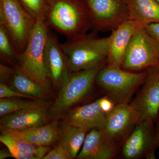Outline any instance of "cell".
<instances>
[{
    "label": "cell",
    "mask_w": 159,
    "mask_h": 159,
    "mask_svg": "<svg viewBox=\"0 0 159 159\" xmlns=\"http://www.w3.org/2000/svg\"><path fill=\"white\" fill-rule=\"evenodd\" d=\"M109 38H99L95 32L61 43L70 72L93 67L106 61Z\"/></svg>",
    "instance_id": "cell-2"
},
{
    "label": "cell",
    "mask_w": 159,
    "mask_h": 159,
    "mask_svg": "<svg viewBox=\"0 0 159 159\" xmlns=\"http://www.w3.org/2000/svg\"><path fill=\"white\" fill-rule=\"evenodd\" d=\"M13 68L1 64L0 65V80L1 82H8L13 72Z\"/></svg>",
    "instance_id": "cell-27"
},
{
    "label": "cell",
    "mask_w": 159,
    "mask_h": 159,
    "mask_svg": "<svg viewBox=\"0 0 159 159\" xmlns=\"http://www.w3.org/2000/svg\"><path fill=\"white\" fill-rule=\"evenodd\" d=\"M139 27L140 26L135 22L129 20L111 31L112 33L109 36L107 65L121 68L131 39Z\"/></svg>",
    "instance_id": "cell-13"
},
{
    "label": "cell",
    "mask_w": 159,
    "mask_h": 159,
    "mask_svg": "<svg viewBox=\"0 0 159 159\" xmlns=\"http://www.w3.org/2000/svg\"><path fill=\"white\" fill-rule=\"evenodd\" d=\"M8 82L12 88L32 99H44L50 94L49 87L41 84L26 75L17 66H14L13 72Z\"/></svg>",
    "instance_id": "cell-19"
},
{
    "label": "cell",
    "mask_w": 159,
    "mask_h": 159,
    "mask_svg": "<svg viewBox=\"0 0 159 159\" xmlns=\"http://www.w3.org/2000/svg\"><path fill=\"white\" fill-rule=\"evenodd\" d=\"M44 62L50 82L54 86L61 87L70 71L61 43L55 34L50 31L45 48Z\"/></svg>",
    "instance_id": "cell-12"
},
{
    "label": "cell",
    "mask_w": 159,
    "mask_h": 159,
    "mask_svg": "<svg viewBox=\"0 0 159 159\" xmlns=\"http://www.w3.org/2000/svg\"><path fill=\"white\" fill-rule=\"evenodd\" d=\"M129 20L141 27L159 23V3L157 0H127Z\"/></svg>",
    "instance_id": "cell-20"
},
{
    "label": "cell",
    "mask_w": 159,
    "mask_h": 159,
    "mask_svg": "<svg viewBox=\"0 0 159 159\" xmlns=\"http://www.w3.org/2000/svg\"><path fill=\"white\" fill-rule=\"evenodd\" d=\"M95 31H113L129 20L127 0H84Z\"/></svg>",
    "instance_id": "cell-8"
},
{
    "label": "cell",
    "mask_w": 159,
    "mask_h": 159,
    "mask_svg": "<svg viewBox=\"0 0 159 159\" xmlns=\"http://www.w3.org/2000/svg\"><path fill=\"white\" fill-rule=\"evenodd\" d=\"M0 141L17 159H43L50 150L49 147L34 145L2 132Z\"/></svg>",
    "instance_id": "cell-18"
},
{
    "label": "cell",
    "mask_w": 159,
    "mask_h": 159,
    "mask_svg": "<svg viewBox=\"0 0 159 159\" xmlns=\"http://www.w3.org/2000/svg\"><path fill=\"white\" fill-rule=\"evenodd\" d=\"M146 70L132 72L105 65L100 69L95 83L116 105L128 103L146 77Z\"/></svg>",
    "instance_id": "cell-3"
},
{
    "label": "cell",
    "mask_w": 159,
    "mask_h": 159,
    "mask_svg": "<svg viewBox=\"0 0 159 159\" xmlns=\"http://www.w3.org/2000/svg\"><path fill=\"white\" fill-rule=\"evenodd\" d=\"M10 157H12V156L9 149L8 150L2 149L0 151V159H5Z\"/></svg>",
    "instance_id": "cell-30"
},
{
    "label": "cell",
    "mask_w": 159,
    "mask_h": 159,
    "mask_svg": "<svg viewBox=\"0 0 159 159\" xmlns=\"http://www.w3.org/2000/svg\"><path fill=\"white\" fill-rule=\"evenodd\" d=\"M154 123H156L155 129L159 139V111Z\"/></svg>",
    "instance_id": "cell-31"
},
{
    "label": "cell",
    "mask_w": 159,
    "mask_h": 159,
    "mask_svg": "<svg viewBox=\"0 0 159 159\" xmlns=\"http://www.w3.org/2000/svg\"><path fill=\"white\" fill-rule=\"evenodd\" d=\"M120 148L113 145L97 128L92 129L87 134L76 158L77 159H111Z\"/></svg>",
    "instance_id": "cell-15"
},
{
    "label": "cell",
    "mask_w": 159,
    "mask_h": 159,
    "mask_svg": "<svg viewBox=\"0 0 159 159\" xmlns=\"http://www.w3.org/2000/svg\"><path fill=\"white\" fill-rule=\"evenodd\" d=\"M35 20L46 21L47 15L54 0H19Z\"/></svg>",
    "instance_id": "cell-24"
},
{
    "label": "cell",
    "mask_w": 159,
    "mask_h": 159,
    "mask_svg": "<svg viewBox=\"0 0 159 159\" xmlns=\"http://www.w3.org/2000/svg\"><path fill=\"white\" fill-rule=\"evenodd\" d=\"M100 104L102 110L106 113L111 111L116 105L107 96L100 98Z\"/></svg>",
    "instance_id": "cell-28"
},
{
    "label": "cell",
    "mask_w": 159,
    "mask_h": 159,
    "mask_svg": "<svg viewBox=\"0 0 159 159\" xmlns=\"http://www.w3.org/2000/svg\"><path fill=\"white\" fill-rule=\"evenodd\" d=\"M50 27L46 21L37 20L27 46L20 54L16 65L23 73L41 84L50 87L44 54Z\"/></svg>",
    "instance_id": "cell-5"
},
{
    "label": "cell",
    "mask_w": 159,
    "mask_h": 159,
    "mask_svg": "<svg viewBox=\"0 0 159 159\" xmlns=\"http://www.w3.org/2000/svg\"><path fill=\"white\" fill-rule=\"evenodd\" d=\"M146 70L141 89L129 104L139 114L140 120L155 122L159 111V68L151 66Z\"/></svg>",
    "instance_id": "cell-11"
},
{
    "label": "cell",
    "mask_w": 159,
    "mask_h": 159,
    "mask_svg": "<svg viewBox=\"0 0 159 159\" xmlns=\"http://www.w3.org/2000/svg\"><path fill=\"white\" fill-rule=\"evenodd\" d=\"M36 22L19 0H0V24L7 29L20 54L25 48Z\"/></svg>",
    "instance_id": "cell-6"
},
{
    "label": "cell",
    "mask_w": 159,
    "mask_h": 159,
    "mask_svg": "<svg viewBox=\"0 0 159 159\" xmlns=\"http://www.w3.org/2000/svg\"><path fill=\"white\" fill-rule=\"evenodd\" d=\"M154 122L140 120L135 126L121 149V155L125 159H156L155 152L159 147V139Z\"/></svg>",
    "instance_id": "cell-9"
},
{
    "label": "cell",
    "mask_w": 159,
    "mask_h": 159,
    "mask_svg": "<svg viewBox=\"0 0 159 159\" xmlns=\"http://www.w3.org/2000/svg\"><path fill=\"white\" fill-rule=\"evenodd\" d=\"M15 97L32 99L29 96L21 93L18 91L12 89V88L10 87L5 83L1 82V84H0V98L3 99V98H15Z\"/></svg>",
    "instance_id": "cell-25"
},
{
    "label": "cell",
    "mask_w": 159,
    "mask_h": 159,
    "mask_svg": "<svg viewBox=\"0 0 159 159\" xmlns=\"http://www.w3.org/2000/svg\"><path fill=\"white\" fill-rule=\"evenodd\" d=\"M106 64V61L91 68L70 72L57 98L49 108V116H58L65 113L86 97L96 83L98 72Z\"/></svg>",
    "instance_id": "cell-4"
},
{
    "label": "cell",
    "mask_w": 159,
    "mask_h": 159,
    "mask_svg": "<svg viewBox=\"0 0 159 159\" xmlns=\"http://www.w3.org/2000/svg\"><path fill=\"white\" fill-rule=\"evenodd\" d=\"M20 54L7 29L0 24V57L3 61L16 65Z\"/></svg>",
    "instance_id": "cell-23"
},
{
    "label": "cell",
    "mask_w": 159,
    "mask_h": 159,
    "mask_svg": "<svg viewBox=\"0 0 159 159\" xmlns=\"http://www.w3.org/2000/svg\"><path fill=\"white\" fill-rule=\"evenodd\" d=\"M1 130L25 142L40 146L49 147L59 140V126L56 120L43 126L25 130Z\"/></svg>",
    "instance_id": "cell-17"
},
{
    "label": "cell",
    "mask_w": 159,
    "mask_h": 159,
    "mask_svg": "<svg viewBox=\"0 0 159 159\" xmlns=\"http://www.w3.org/2000/svg\"><path fill=\"white\" fill-rule=\"evenodd\" d=\"M151 66L159 68V44L144 27L140 26L131 39L121 68L137 72Z\"/></svg>",
    "instance_id": "cell-7"
},
{
    "label": "cell",
    "mask_w": 159,
    "mask_h": 159,
    "mask_svg": "<svg viewBox=\"0 0 159 159\" xmlns=\"http://www.w3.org/2000/svg\"><path fill=\"white\" fill-rule=\"evenodd\" d=\"M144 28L159 44V23L149 24L145 26Z\"/></svg>",
    "instance_id": "cell-29"
},
{
    "label": "cell",
    "mask_w": 159,
    "mask_h": 159,
    "mask_svg": "<svg viewBox=\"0 0 159 159\" xmlns=\"http://www.w3.org/2000/svg\"><path fill=\"white\" fill-rule=\"evenodd\" d=\"M43 159H70L65 148L58 142L53 149L50 150Z\"/></svg>",
    "instance_id": "cell-26"
},
{
    "label": "cell",
    "mask_w": 159,
    "mask_h": 159,
    "mask_svg": "<svg viewBox=\"0 0 159 159\" xmlns=\"http://www.w3.org/2000/svg\"><path fill=\"white\" fill-rule=\"evenodd\" d=\"M107 114L101 108L99 99L71 110L67 115L65 122L89 131L93 128H100L104 123Z\"/></svg>",
    "instance_id": "cell-16"
},
{
    "label": "cell",
    "mask_w": 159,
    "mask_h": 159,
    "mask_svg": "<svg viewBox=\"0 0 159 159\" xmlns=\"http://www.w3.org/2000/svg\"><path fill=\"white\" fill-rule=\"evenodd\" d=\"M48 107L28 109L1 117L0 128L21 130L45 125L49 115Z\"/></svg>",
    "instance_id": "cell-14"
},
{
    "label": "cell",
    "mask_w": 159,
    "mask_h": 159,
    "mask_svg": "<svg viewBox=\"0 0 159 159\" xmlns=\"http://www.w3.org/2000/svg\"><path fill=\"white\" fill-rule=\"evenodd\" d=\"M140 119L139 114L128 103L117 104L107 114L100 128L113 145L121 148Z\"/></svg>",
    "instance_id": "cell-10"
},
{
    "label": "cell",
    "mask_w": 159,
    "mask_h": 159,
    "mask_svg": "<svg viewBox=\"0 0 159 159\" xmlns=\"http://www.w3.org/2000/svg\"><path fill=\"white\" fill-rule=\"evenodd\" d=\"M157 1L159 3V0H157Z\"/></svg>",
    "instance_id": "cell-32"
},
{
    "label": "cell",
    "mask_w": 159,
    "mask_h": 159,
    "mask_svg": "<svg viewBox=\"0 0 159 159\" xmlns=\"http://www.w3.org/2000/svg\"><path fill=\"white\" fill-rule=\"evenodd\" d=\"M88 131L65 122L59 126L58 142L65 148L70 159L77 158Z\"/></svg>",
    "instance_id": "cell-21"
},
{
    "label": "cell",
    "mask_w": 159,
    "mask_h": 159,
    "mask_svg": "<svg viewBox=\"0 0 159 159\" xmlns=\"http://www.w3.org/2000/svg\"><path fill=\"white\" fill-rule=\"evenodd\" d=\"M46 21L50 28L68 40L85 35L92 29L88 9L84 0H54Z\"/></svg>",
    "instance_id": "cell-1"
},
{
    "label": "cell",
    "mask_w": 159,
    "mask_h": 159,
    "mask_svg": "<svg viewBox=\"0 0 159 159\" xmlns=\"http://www.w3.org/2000/svg\"><path fill=\"white\" fill-rule=\"evenodd\" d=\"M50 102L44 99L24 100L15 98L0 99V116L6 115L28 109L39 107H48Z\"/></svg>",
    "instance_id": "cell-22"
}]
</instances>
